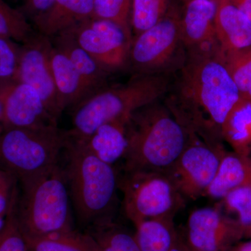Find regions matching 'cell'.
<instances>
[{"label":"cell","instance_id":"d4e9b609","mask_svg":"<svg viewBox=\"0 0 251 251\" xmlns=\"http://www.w3.org/2000/svg\"><path fill=\"white\" fill-rule=\"evenodd\" d=\"M175 4L173 0H132L130 25L133 36L155 25Z\"/></svg>","mask_w":251,"mask_h":251},{"label":"cell","instance_id":"6da1fadb","mask_svg":"<svg viewBox=\"0 0 251 251\" xmlns=\"http://www.w3.org/2000/svg\"><path fill=\"white\" fill-rule=\"evenodd\" d=\"M165 105L190 135L223 147L225 122L241 97L219 55L186 54Z\"/></svg>","mask_w":251,"mask_h":251},{"label":"cell","instance_id":"8992f818","mask_svg":"<svg viewBox=\"0 0 251 251\" xmlns=\"http://www.w3.org/2000/svg\"><path fill=\"white\" fill-rule=\"evenodd\" d=\"M65 132L58 126L4 128L0 135V168L20 181L40 175L59 164Z\"/></svg>","mask_w":251,"mask_h":251},{"label":"cell","instance_id":"e0dca14e","mask_svg":"<svg viewBox=\"0 0 251 251\" xmlns=\"http://www.w3.org/2000/svg\"><path fill=\"white\" fill-rule=\"evenodd\" d=\"M128 121L120 120L109 122L100 126L92 134L84 139H69L81 144L104 163L113 166L124 159L126 153L128 148L126 127Z\"/></svg>","mask_w":251,"mask_h":251},{"label":"cell","instance_id":"4fadbf2b","mask_svg":"<svg viewBox=\"0 0 251 251\" xmlns=\"http://www.w3.org/2000/svg\"><path fill=\"white\" fill-rule=\"evenodd\" d=\"M4 128H36L57 125L37 92L16 80L0 82Z\"/></svg>","mask_w":251,"mask_h":251},{"label":"cell","instance_id":"8fae6325","mask_svg":"<svg viewBox=\"0 0 251 251\" xmlns=\"http://www.w3.org/2000/svg\"><path fill=\"white\" fill-rule=\"evenodd\" d=\"M22 44L14 80L34 88L50 113L58 120L64 110L61 105L51 68L50 39L36 31L29 40Z\"/></svg>","mask_w":251,"mask_h":251},{"label":"cell","instance_id":"4316f807","mask_svg":"<svg viewBox=\"0 0 251 251\" xmlns=\"http://www.w3.org/2000/svg\"><path fill=\"white\" fill-rule=\"evenodd\" d=\"M132 0H94L93 18L115 23L133 36L130 25Z\"/></svg>","mask_w":251,"mask_h":251},{"label":"cell","instance_id":"5bb4252c","mask_svg":"<svg viewBox=\"0 0 251 251\" xmlns=\"http://www.w3.org/2000/svg\"><path fill=\"white\" fill-rule=\"evenodd\" d=\"M183 3L181 34L186 54L221 56L215 29L217 0Z\"/></svg>","mask_w":251,"mask_h":251},{"label":"cell","instance_id":"277c9868","mask_svg":"<svg viewBox=\"0 0 251 251\" xmlns=\"http://www.w3.org/2000/svg\"><path fill=\"white\" fill-rule=\"evenodd\" d=\"M64 151L67 156L64 171L80 224L87 227L112 219L120 179L113 166L104 163L67 136Z\"/></svg>","mask_w":251,"mask_h":251},{"label":"cell","instance_id":"836d02e7","mask_svg":"<svg viewBox=\"0 0 251 251\" xmlns=\"http://www.w3.org/2000/svg\"><path fill=\"white\" fill-rule=\"evenodd\" d=\"M251 21V0H229Z\"/></svg>","mask_w":251,"mask_h":251},{"label":"cell","instance_id":"3957f363","mask_svg":"<svg viewBox=\"0 0 251 251\" xmlns=\"http://www.w3.org/2000/svg\"><path fill=\"white\" fill-rule=\"evenodd\" d=\"M171 82L168 74H134L126 83L106 86L71 109L72 127L66 135L84 139L105 124L129 120L138 109L166 96Z\"/></svg>","mask_w":251,"mask_h":251},{"label":"cell","instance_id":"e575fe53","mask_svg":"<svg viewBox=\"0 0 251 251\" xmlns=\"http://www.w3.org/2000/svg\"><path fill=\"white\" fill-rule=\"evenodd\" d=\"M171 251H192L190 249V248L186 245V243L183 242L182 241L179 240V242L176 243V245Z\"/></svg>","mask_w":251,"mask_h":251},{"label":"cell","instance_id":"603a6c76","mask_svg":"<svg viewBox=\"0 0 251 251\" xmlns=\"http://www.w3.org/2000/svg\"><path fill=\"white\" fill-rule=\"evenodd\" d=\"M85 232L93 242L94 251H141L134 233L117 224L112 219L91 225Z\"/></svg>","mask_w":251,"mask_h":251},{"label":"cell","instance_id":"f546056e","mask_svg":"<svg viewBox=\"0 0 251 251\" xmlns=\"http://www.w3.org/2000/svg\"><path fill=\"white\" fill-rule=\"evenodd\" d=\"M16 204L8 214L6 224L0 232V251H30L16 219Z\"/></svg>","mask_w":251,"mask_h":251},{"label":"cell","instance_id":"5b68a950","mask_svg":"<svg viewBox=\"0 0 251 251\" xmlns=\"http://www.w3.org/2000/svg\"><path fill=\"white\" fill-rule=\"evenodd\" d=\"M16 216L26 237H38L73 228L70 194L64 168L57 164L21 181Z\"/></svg>","mask_w":251,"mask_h":251},{"label":"cell","instance_id":"ffe728a7","mask_svg":"<svg viewBox=\"0 0 251 251\" xmlns=\"http://www.w3.org/2000/svg\"><path fill=\"white\" fill-rule=\"evenodd\" d=\"M251 179V157L226 151L204 196L221 200L232 190L247 186Z\"/></svg>","mask_w":251,"mask_h":251},{"label":"cell","instance_id":"30bf717a","mask_svg":"<svg viewBox=\"0 0 251 251\" xmlns=\"http://www.w3.org/2000/svg\"><path fill=\"white\" fill-rule=\"evenodd\" d=\"M226 151L224 146H211L190 135L186 148L166 173L183 197L198 199L205 195Z\"/></svg>","mask_w":251,"mask_h":251},{"label":"cell","instance_id":"8d00e7d4","mask_svg":"<svg viewBox=\"0 0 251 251\" xmlns=\"http://www.w3.org/2000/svg\"><path fill=\"white\" fill-rule=\"evenodd\" d=\"M4 129V122H3L2 108H1V103H0V135L2 133Z\"/></svg>","mask_w":251,"mask_h":251},{"label":"cell","instance_id":"ab89813d","mask_svg":"<svg viewBox=\"0 0 251 251\" xmlns=\"http://www.w3.org/2000/svg\"><path fill=\"white\" fill-rule=\"evenodd\" d=\"M247 186H251V179L250 181H249V184H247Z\"/></svg>","mask_w":251,"mask_h":251},{"label":"cell","instance_id":"d6a6232c","mask_svg":"<svg viewBox=\"0 0 251 251\" xmlns=\"http://www.w3.org/2000/svg\"><path fill=\"white\" fill-rule=\"evenodd\" d=\"M54 0H22L23 12L31 21L46 13L50 7Z\"/></svg>","mask_w":251,"mask_h":251},{"label":"cell","instance_id":"60d3db41","mask_svg":"<svg viewBox=\"0 0 251 251\" xmlns=\"http://www.w3.org/2000/svg\"><path fill=\"white\" fill-rule=\"evenodd\" d=\"M186 0H182L183 2H184V1H186Z\"/></svg>","mask_w":251,"mask_h":251},{"label":"cell","instance_id":"9c48e42d","mask_svg":"<svg viewBox=\"0 0 251 251\" xmlns=\"http://www.w3.org/2000/svg\"><path fill=\"white\" fill-rule=\"evenodd\" d=\"M67 31L108 74L129 67L133 36L115 23L92 18Z\"/></svg>","mask_w":251,"mask_h":251},{"label":"cell","instance_id":"cb8c5ba5","mask_svg":"<svg viewBox=\"0 0 251 251\" xmlns=\"http://www.w3.org/2000/svg\"><path fill=\"white\" fill-rule=\"evenodd\" d=\"M25 238L30 251H94L90 236L75 229L43 237Z\"/></svg>","mask_w":251,"mask_h":251},{"label":"cell","instance_id":"83f0119b","mask_svg":"<svg viewBox=\"0 0 251 251\" xmlns=\"http://www.w3.org/2000/svg\"><path fill=\"white\" fill-rule=\"evenodd\" d=\"M225 209L235 215V221L244 232L251 227V187L240 186L232 190L222 198Z\"/></svg>","mask_w":251,"mask_h":251},{"label":"cell","instance_id":"7a4b0ae2","mask_svg":"<svg viewBox=\"0 0 251 251\" xmlns=\"http://www.w3.org/2000/svg\"><path fill=\"white\" fill-rule=\"evenodd\" d=\"M128 148L125 173H166L174 165L189 141L190 134L159 100L138 109L127 124Z\"/></svg>","mask_w":251,"mask_h":251},{"label":"cell","instance_id":"1f68e13d","mask_svg":"<svg viewBox=\"0 0 251 251\" xmlns=\"http://www.w3.org/2000/svg\"><path fill=\"white\" fill-rule=\"evenodd\" d=\"M17 181L14 175L0 168V216H7L17 203Z\"/></svg>","mask_w":251,"mask_h":251},{"label":"cell","instance_id":"d590c367","mask_svg":"<svg viewBox=\"0 0 251 251\" xmlns=\"http://www.w3.org/2000/svg\"><path fill=\"white\" fill-rule=\"evenodd\" d=\"M235 251H251V240L239 244Z\"/></svg>","mask_w":251,"mask_h":251},{"label":"cell","instance_id":"52a82bcc","mask_svg":"<svg viewBox=\"0 0 251 251\" xmlns=\"http://www.w3.org/2000/svg\"><path fill=\"white\" fill-rule=\"evenodd\" d=\"M119 189L126 216L133 226L145 220L175 217L184 205V198L163 172H127L119 179Z\"/></svg>","mask_w":251,"mask_h":251},{"label":"cell","instance_id":"9a60e30c","mask_svg":"<svg viewBox=\"0 0 251 251\" xmlns=\"http://www.w3.org/2000/svg\"><path fill=\"white\" fill-rule=\"evenodd\" d=\"M215 29L221 58L251 52V21L229 0H217Z\"/></svg>","mask_w":251,"mask_h":251},{"label":"cell","instance_id":"f35d334b","mask_svg":"<svg viewBox=\"0 0 251 251\" xmlns=\"http://www.w3.org/2000/svg\"><path fill=\"white\" fill-rule=\"evenodd\" d=\"M244 237L251 238V227L245 231V232H244Z\"/></svg>","mask_w":251,"mask_h":251},{"label":"cell","instance_id":"ac0fdd59","mask_svg":"<svg viewBox=\"0 0 251 251\" xmlns=\"http://www.w3.org/2000/svg\"><path fill=\"white\" fill-rule=\"evenodd\" d=\"M50 58L54 82L64 110L74 108L92 94L72 62L52 43Z\"/></svg>","mask_w":251,"mask_h":251},{"label":"cell","instance_id":"44dd1931","mask_svg":"<svg viewBox=\"0 0 251 251\" xmlns=\"http://www.w3.org/2000/svg\"><path fill=\"white\" fill-rule=\"evenodd\" d=\"M134 226L135 239L141 251H171L179 242L174 217L145 220Z\"/></svg>","mask_w":251,"mask_h":251},{"label":"cell","instance_id":"4dcf8cb0","mask_svg":"<svg viewBox=\"0 0 251 251\" xmlns=\"http://www.w3.org/2000/svg\"><path fill=\"white\" fill-rule=\"evenodd\" d=\"M21 46L16 41L0 37V82L14 80Z\"/></svg>","mask_w":251,"mask_h":251},{"label":"cell","instance_id":"484cf974","mask_svg":"<svg viewBox=\"0 0 251 251\" xmlns=\"http://www.w3.org/2000/svg\"><path fill=\"white\" fill-rule=\"evenodd\" d=\"M35 32L22 11L0 0V37L23 44Z\"/></svg>","mask_w":251,"mask_h":251},{"label":"cell","instance_id":"ba28073f","mask_svg":"<svg viewBox=\"0 0 251 251\" xmlns=\"http://www.w3.org/2000/svg\"><path fill=\"white\" fill-rule=\"evenodd\" d=\"M181 13L177 5L153 27L133 36L129 67L134 74H168L181 67L186 50L181 34Z\"/></svg>","mask_w":251,"mask_h":251},{"label":"cell","instance_id":"f1b7e54d","mask_svg":"<svg viewBox=\"0 0 251 251\" xmlns=\"http://www.w3.org/2000/svg\"><path fill=\"white\" fill-rule=\"evenodd\" d=\"M241 99L251 100V52L223 59Z\"/></svg>","mask_w":251,"mask_h":251},{"label":"cell","instance_id":"2e32d148","mask_svg":"<svg viewBox=\"0 0 251 251\" xmlns=\"http://www.w3.org/2000/svg\"><path fill=\"white\" fill-rule=\"evenodd\" d=\"M94 0H54L33 23L37 32L52 39L93 18Z\"/></svg>","mask_w":251,"mask_h":251},{"label":"cell","instance_id":"74e56055","mask_svg":"<svg viewBox=\"0 0 251 251\" xmlns=\"http://www.w3.org/2000/svg\"><path fill=\"white\" fill-rule=\"evenodd\" d=\"M6 217L7 216H0V232L2 230L3 227L6 224Z\"/></svg>","mask_w":251,"mask_h":251},{"label":"cell","instance_id":"7402d4cb","mask_svg":"<svg viewBox=\"0 0 251 251\" xmlns=\"http://www.w3.org/2000/svg\"><path fill=\"white\" fill-rule=\"evenodd\" d=\"M222 136L234 152L251 156V100L238 102L225 122Z\"/></svg>","mask_w":251,"mask_h":251},{"label":"cell","instance_id":"7c38bea8","mask_svg":"<svg viewBox=\"0 0 251 251\" xmlns=\"http://www.w3.org/2000/svg\"><path fill=\"white\" fill-rule=\"evenodd\" d=\"M242 237L244 229L237 221L218 208L204 207L190 214L185 243L192 251H227Z\"/></svg>","mask_w":251,"mask_h":251},{"label":"cell","instance_id":"d6986e66","mask_svg":"<svg viewBox=\"0 0 251 251\" xmlns=\"http://www.w3.org/2000/svg\"><path fill=\"white\" fill-rule=\"evenodd\" d=\"M50 40L72 62L91 94L108 86L107 82L110 74L99 67L90 54L77 44L70 32L66 31L54 36Z\"/></svg>","mask_w":251,"mask_h":251}]
</instances>
